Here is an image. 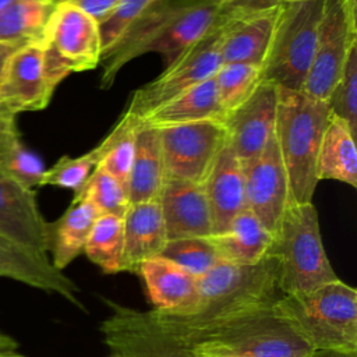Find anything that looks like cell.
I'll return each instance as SVG.
<instances>
[{
  "instance_id": "1",
  "label": "cell",
  "mask_w": 357,
  "mask_h": 357,
  "mask_svg": "<svg viewBox=\"0 0 357 357\" xmlns=\"http://www.w3.org/2000/svg\"><path fill=\"white\" fill-rule=\"evenodd\" d=\"M282 296L275 259L268 255L255 265L220 262L197 279V293L188 305L146 312L159 328L183 340L231 318L271 307Z\"/></svg>"
},
{
  "instance_id": "2",
  "label": "cell",
  "mask_w": 357,
  "mask_h": 357,
  "mask_svg": "<svg viewBox=\"0 0 357 357\" xmlns=\"http://www.w3.org/2000/svg\"><path fill=\"white\" fill-rule=\"evenodd\" d=\"M241 13L220 0H160L137 18L100 59V86L113 85L119 71L146 53L160 54L165 67L229 18Z\"/></svg>"
},
{
  "instance_id": "3",
  "label": "cell",
  "mask_w": 357,
  "mask_h": 357,
  "mask_svg": "<svg viewBox=\"0 0 357 357\" xmlns=\"http://www.w3.org/2000/svg\"><path fill=\"white\" fill-rule=\"evenodd\" d=\"M278 89L275 137L287 177L290 204H310L318 184L317 158L331 110L328 102L303 91Z\"/></svg>"
},
{
  "instance_id": "4",
  "label": "cell",
  "mask_w": 357,
  "mask_h": 357,
  "mask_svg": "<svg viewBox=\"0 0 357 357\" xmlns=\"http://www.w3.org/2000/svg\"><path fill=\"white\" fill-rule=\"evenodd\" d=\"M273 310L311 350L357 351V290L340 279L283 294Z\"/></svg>"
},
{
  "instance_id": "5",
  "label": "cell",
  "mask_w": 357,
  "mask_h": 357,
  "mask_svg": "<svg viewBox=\"0 0 357 357\" xmlns=\"http://www.w3.org/2000/svg\"><path fill=\"white\" fill-rule=\"evenodd\" d=\"M268 255L275 259L282 294L311 291L339 279L328 259L312 202L287 206L273 233Z\"/></svg>"
},
{
  "instance_id": "6",
  "label": "cell",
  "mask_w": 357,
  "mask_h": 357,
  "mask_svg": "<svg viewBox=\"0 0 357 357\" xmlns=\"http://www.w3.org/2000/svg\"><path fill=\"white\" fill-rule=\"evenodd\" d=\"M181 342L192 353L226 357H304L311 351L276 315L273 305L231 318Z\"/></svg>"
},
{
  "instance_id": "7",
  "label": "cell",
  "mask_w": 357,
  "mask_h": 357,
  "mask_svg": "<svg viewBox=\"0 0 357 357\" xmlns=\"http://www.w3.org/2000/svg\"><path fill=\"white\" fill-rule=\"evenodd\" d=\"M325 0L282 3L275 32L261 66V81L301 91L317 45Z\"/></svg>"
},
{
  "instance_id": "8",
  "label": "cell",
  "mask_w": 357,
  "mask_h": 357,
  "mask_svg": "<svg viewBox=\"0 0 357 357\" xmlns=\"http://www.w3.org/2000/svg\"><path fill=\"white\" fill-rule=\"evenodd\" d=\"M225 24L185 49L155 79L135 89L126 113L139 120L191 86L212 78L222 66L220 40Z\"/></svg>"
},
{
  "instance_id": "9",
  "label": "cell",
  "mask_w": 357,
  "mask_h": 357,
  "mask_svg": "<svg viewBox=\"0 0 357 357\" xmlns=\"http://www.w3.org/2000/svg\"><path fill=\"white\" fill-rule=\"evenodd\" d=\"M357 45L356 0H325L314 59L303 92L328 102L353 46Z\"/></svg>"
},
{
  "instance_id": "10",
  "label": "cell",
  "mask_w": 357,
  "mask_h": 357,
  "mask_svg": "<svg viewBox=\"0 0 357 357\" xmlns=\"http://www.w3.org/2000/svg\"><path fill=\"white\" fill-rule=\"evenodd\" d=\"M158 130L166 178L197 184L205 181L218 153L227 142L226 126L220 120H199Z\"/></svg>"
},
{
  "instance_id": "11",
  "label": "cell",
  "mask_w": 357,
  "mask_h": 357,
  "mask_svg": "<svg viewBox=\"0 0 357 357\" xmlns=\"http://www.w3.org/2000/svg\"><path fill=\"white\" fill-rule=\"evenodd\" d=\"M112 314L100 324V332L114 356L123 357H194L191 349L159 328L145 311L106 300Z\"/></svg>"
},
{
  "instance_id": "12",
  "label": "cell",
  "mask_w": 357,
  "mask_h": 357,
  "mask_svg": "<svg viewBox=\"0 0 357 357\" xmlns=\"http://www.w3.org/2000/svg\"><path fill=\"white\" fill-rule=\"evenodd\" d=\"M43 42L71 73L93 70L102 59L99 22L68 1L56 3Z\"/></svg>"
},
{
  "instance_id": "13",
  "label": "cell",
  "mask_w": 357,
  "mask_h": 357,
  "mask_svg": "<svg viewBox=\"0 0 357 357\" xmlns=\"http://www.w3.org/2000/svg\"><path fill=\"white\" fill-rule=\"evenodd\" d=\"M241 165L245 208L273 234L290 205L287 177L276 137H272L258 156Z\"/></svg>"
},
{
  "instance_id": "14",
  "label": "cell",
  "mask_w": 357,
  "mask_h": 357,
  "mask_svg": "<svg viewBox=\"0 0 357 357\" xmlns=\"http://www.w3.org/2000/svg\"><path fill=\"white\" fill-rule=\"evenodd\" d=\"M54 89L45 73L43 38L26 43L8 60L0 82V107L13 116L45 109Z\"/></svg>"
},
{
  "instance_id": "15",
  "label": "cell",
  "mask_w": 357,
  "mask_h": 357,
  "mask_svg": "<svg viewBox=\"0 0 357 357\" xmlns=\"http://www.w3.org/2000/svg\"><path fill=\"white\" fill-rule=\"evenodd\" d=\"M279 89L261 81L254 92L225 120L227 145L245 163L258 156L275 135Z\"/></svg>"
},
{
  "instance_id": "16",
  "label": "cell",
  "mask_w": 357,
  "mask_h": 357,
  "mask_svg": "<svg viewBox=\"0 0 357 357\" xmlns=\"http://www.w3.org/2000/svg\"><path fill=\"white\" fill-rule=\"evenodd\" d=\"M0 234L24 248L49 257V223L40 213L35 190L0 172Z\"/></svg>"
},
{
  "instance_id": "17",
  "label": "cell",
  "mask_w": 357,
  "mask_h": 357,
  "mask_svg": "<svg viewBox=\"0 0 357 357\" xmlns=\"http://www.w3.org/2000/svg\"><path fill=\"white\" fill-rule=\"evenodd\" d=\"M158 201L167 241L213 234L212 215L202 184L166 178Z\"/></svg>"
},
{
  "instance_id": "18",
  "label": "cell",
  "mask_w": 357,
  "mask_h": 357,
  "mask_svg": "<svg viewBox=\"0 0 357 357\" xmlns=\"http://www.w3.org/2000/svg\"><path fill=\"white\" fill-rule=\"evenodd\" d=\"M282 3L241 11L223 28L220 40L222 64L248 63L262 66L269 49Z\"/></svg>"
},
{
  "instance_id": "19",
  "label": "cell",
  "mask_w": 357,
  "mask_h": 357,
  "mask_svg": "<svg viewBox=\"0 0 357 357\" xmlns=\"http://www.w3.org/2000/svg\"><path fill=\"white\" fill-rule=\"evenodd\" d=\"M0 276L53 293L85 310L78 298V286L59 271L47 257H40L0 234Z\"/></svg>"
},
{
  "instance_id": "20",
  "label": "cell",
  "mask_w": 357,
  "mask_h": 357,
  "mask_svg": "<svg viewBox=\"0 0 357 357\" xmlns=\"http://www.w3.org/2000/svg\"><path fill=\"white\" fill-rule=\"evenodd\" d=\"M202 187L212 215L213 234L220 233L245 209L243 165L227 142L218 153Z\"/></svg>"
},
{
  "instance_id": "21",
  "label": "cell",
  "mask_w": 357,
  "mask_h": 357,
  "mask_svg": "<svg viewBox=\"0 0 357 357\" xmlns=\"http://www.w3.org/2000/svg\"><path fill=\"white\" fill-rule=\"evenodd\" d=\"M123 222L121 272L138 273L139 265L146 259L159 257L167 243L159 201L130 204Z\"/></svg>"
},
{
  "instance_id": "22",
  "label": "cell",
  "mask_w": 357,
  "mask_h": 357,
  "mask_svg": "<svg viewBox=\"0 0 357 357\" xmlns=\"http://www.w3.org/2000/svg\"><path fill=\"white\" fill-rule=\"evenodd\" d=\"M222 262L255 265L268 257L273 234L245 208L220 233L208 237Z\"/></svg>"
},
{
  "instance_id": "23",
  "label": "cell",
  "mask_w": 357,
  "mask_h": 357,
  "mask_svg": "<svg viewBox=\"0 0 357 357\" xmlns=\"http://www.w3.org/2000/svg\"><path fill=\"white\" fill-rule=\"evenodd\" d=\"M226 117V112L219 105L212 77L163 103L138 121L144 126L159 128L199 120L225 121Z\"/></svg>"
},
{
  "instance_id": "24",
  "label": "cell",
  "mask_w": 357,
  "mask_h": 357,
  "mask_svg": "<svg viewBox=\"0 0 357 357\" xmlns=\"http://www.w3.org/2000/svg\"><path fill=\"white\" fill-rule=\"evenodd\" d=\"M166 180L159 130L141 124L135 138V153L128 177L130 204L159 199Z\"/></svg>"
},
{
  "instance_id": "25",
  "label": "cell",
  "mask_w": 357,
  "mask_h": 357,
  "mask_svg": "<svg viewBox=\"0 0 357 357\" xmlns=\"http://www.w3.org/2000/svg\"><path fill=\"white\" fill-rule=\"evenodd\" d=\"M356 134L350 126L336 114L329 120L317 158V178L336 180L357 187Z\"/></svg>"
},
{
  "instance_id": "26",
  "label": "cell",
  "mask_w": 357,
  "mask_h": 357,
  "mask_svg": "<svg viewBox=\"0 0 357 357\" xmlns=\"http://www.w3.org/2000/svg\"><path fill=\"white\" fill-rule=\"evenodd\" d=\"M99 216L96 208L84 198H73L68 209L49 223L52 264L59 271L70 265L84 252L92 226Z\"/></svg>"
},
{
  "instance_id": "27",
  "label": "cell",
  "mask_w": 357,
  "mask_h": 357,
  "mask_svg": "<svg viewBox=\"0 0 357 357\" xmlns=\"http://www.w3.org/2000/svg\"><path fill=\"white\" fill-rule=\"evenodd\" d=\"M138 273L146 284L155 310L181 308L195 297L198 278L160 255L144 261Z\"/></svg>"
},
{
  "instance_id": "28",
  "label": "cell",
  "mask_w": 357,
  "mask_h": 357,
  "mask_svg": "<svg viewBox=\"0 0 357 357\" xmlns=\"http://www.w3.org/2000/svg\"><path fill=\"white\" fill-rule=\"evenodd\" d=\"M42 160L21 141L15 117H7L0 127V172L26 188L42 187Z\"/></svg>"
},
{
  "instance_id": "29",
  "label": "cell",
  "mask_w": 357,
  "mask_h": 357,
  "mask_svg": "<svg viewBox=\"0 0 357 357\" xmlns=\"http://www.w3.org/2000/svg\"><path fill=\"white\" fill-rule=\"evenodd\" d=\"M56 0H13L0 11V40H40Z\"/></svg>"
},
{
  "instance_id": "30",
  "label": "cell",
  "mask_w": 357,
  "mask_h": 357,
  "mask_svg": "<svg viewBox=\"0 0 357 357\" xmlns=\"http://www.w3.org/2000/svg\"><path fill=\"white\" fill-rule=\"evenodd\" d=\"M139 126L141 123L138 119L124 112L112 131L98 145V166H100L126 188L135 153V138Z\"/></svg>"
},
{
  "instance_id": "31",
  "label": "cell",
  "mask_w": 357,
  "mask_h": 357,
  "mask_svg": "<svg viewBox=\"0 0 357 357\" xmlns=\"http://www.w3.org/2000/svg\"><path fill=\"white\" fill-rule=\"evenodd\" d=\"M124 222L121 216L99 215L92 226L84 252L105 273L121 272Z\"/></svg>"
},
{
  "instance_id": "32",
  "label": "cell",
  "mask_w": 357,
  "mask_h": 357,
  "mask_svg": "<svg viewBox=\"0 0 357 357\" xmlns=\"http://www.w3.org/2000/svg\"><path fill=\"white\" fill-rule=\"evenodd\" d=\"M213 79L219 105L229 116L261 82V67L248 63L222 64Z\"/></svg>"
},
{
  "instance_id": "33",
  "label": "cell",
  "mask_w": 357,
  "mask_h": 357,
  "mask_svg": "<svg viewBox=\"0 0 357 357\" xmlns=\"http://www.w3.org/2000/svg\"><path fill=\"white\" fill-rule=\"evenodd\" d=\"M74 198L88 199L99 215L110 213L123 218L130 206L127 188L100 166L95 167L84 187L74 194Z\"/></svg>"
},
{
  "instance_id": "34",
  "label": "cell",
  "mask_w": 357,
  "mask_h": 357,
  "mask_svg": "<svg viewBox=\"0 0 357 357\" xmlns=\"http://www.w3.org/2000/svg\"><path fill=\"white\" fill-rule=\"evenodd\" d=\"M160 257L174 262L195 278H201L222 262L208 237L169 240Z\"/></svg>"
},
{
  "instance_id": "35",
  "label": "cell",
  "mask_w": 357,
  "mask_h": 357,
  "mask_svg": "<svg viewBox=\"0 0 357 357\" xmlns=\"http://www.w3.org/2000/svg\"><path fill=\"white\" fill-rule=\"evenodd\" d=\"M98 146L77 158H71L67 155L61 156L50 169L45 170L42 185L68 188L73 190L74 194H77L84 187V184L98 166Z\"/></svg>"
},
{
  "instance_id": "36",
  "label": "cell",
  "mask_w": 357,
  "mask_h": 357,
  "mask_svg": "<svg viewBox=\"0 0 357 357\" xmlns=\"http://www.w3.org/2000/svg\"><path fill=\"white\" fill-rule=\"evenodd\" d=\"M332 114L343 119L357 134V45L351 47L342 74L328 99Z\"/></svg>"
},
{
  "instance_id": "37",
  "label": "cell",
  "mask_w": 357,
  "mask_h": 357,
  "mask_svg": "<svg viewBox=\"0 0 357 357\" xmlns=\"http://www.w3.org/2000/svg\"><path fill=\"white\" fill-rule=\"evenodd\" d=\"M158 1L160 0H120L116 10L99 24L102 56L116 45V42L137 18H139Z\"/></svg>"
},
{
  "instance_id": "38",
  "label": "cell",
  "mask_w": 357,
  "mask_h": 357,
  "mask_svg": "<svg viewBox=\"0 0 357 357\" xmlns=\"http://www.w3.org/2000/svg\"><path fill=\"white\" fill-rule=\"evenodd\" d=\"M68 1L75 7L81 8L84 13L91 15L99 24L105 21L119 6L120 0H57Z\"/></svg>"
},
{
  "instance_id": "39",
  "label": "cell",
  "mask_w": 357,
  "mask_h": 357,
  "mask_svg": "<svg viewBox=\"0 0 357 357\" xmlns=\"http://www.w3.org/2000/svg\"><path fill=\"white\" fill-rule=\"evenodd\" d=\"M229 7L240 11H250V10H257V8H264L269 7L273 4H278V0H220Z\"/></svg>"
},
{
  "instance_id": "40",
  "label": "cell",
  "mask_w": 357,
  "mask_h": 357,
  "mask_svg": "<svg viewBox=\"0 0 357 357\" xmlns=\"http://www.w3.org/2000/svg\"><path fill=\"white\" fill-rule=\"evenodd\" d=\"M26 43L24 42H14V40H0V82L6 70V66L8 63V60L11 59V56L20 50L22 46H25Z\"/></svg>"
},
{
  "instance_id": "41",
  "label": "cell",
  "mask_w": 357,
  "mask_h": 357,
  "mask_svg": "<svg viewBox=\"0 0 357 357\" xmlns=\"http://www.w3.org/2000/svg\"><path fill=\"white\" fill-rule=\"evenodd\" d=\"M18 343L10 336L0 333V357H20L17 354Z\"/></svg>"
},
{
  "instance_id": "42",
  "label": "cell",
  "mask_w": 357,
  "mask_h": 357,
  "mask_svg": "<svg viewBox=\"0 0 357 357\" xmlns=\"http://www.w3.org/2000/svg\"><path fill=\"white\" fill-rule=\"evenodd\" d=\"M304 357H357V351H337V350H311Z\"/></svg>"
},
{
  "instance_id": "43",
  "label": "cell",
  "mask_w": 357,
  "mask_h": 357,
  "mask_svg": "<svg viewBox=\"0 0 357 357\" xmlns=\"http://www.w3.org/2000/svg\"><path fill=\"white\" fill-rule=\"evenodd\" d=\"M11 116H13V114H8V113H6V112H4V110L0 107V127H1V124L4 123V120H6L7 117H11ZM14 117H15V116H14Z\"/></svg>"
},
{
  "instance_id": "44",
  "label": "cell",
  "mask_w": 357,
  "mask_h": 357,
  "mask_svg": "<svg viewBox=\"0 0 357 357\" xmlns=\"http://www.w3.org/2000/svg\"><path fill=\"white\" fill-rule=\"evenodd\" d=\"M192 354L194 357H226V356H212V354H201V353H192Z\"/></svg>"
},
{
  "instance_id": "45",
  "label": "cell",
  "mask_w": 357,
  "mask_h": 357,
  "mask_svg": "<svg viewBox=\"0 0 357 357\" xmlns=\"http://www.w3.org/2000/svg\"><path fill=\"white\" fill-rule=\"evenodd\" d=\"M11 1H13V0H0V11H1L3 8H6Z\"/></svg>"
},
{
  "instance_id": "46",
  "label": "cell",
  "mask_w": 357,
  "mask_h": 357,
  "mask_svg": "<svg viewBox=\"0 0 357 357\" xmlns=\"http://www.w3.org/2000/svg\"><path fill=\"white\" fill-rule=\"evenodd\" d=\"M279 3H296V1H305V0H278Z\"/></svg>"
},
{
  "instance_id": "47",
  "label": "cell",
  "mask_w": 357,
  "mask_h": 357,
  "mask_svg": "<svg viewBox=\"0 0 357 357\" xmlns=\"http://www.w3.org/2000/svg\"><path fill=\"white\" fill-rule=\"evenodd\" d=\"M114 357H123V356H114Z\"/></svg>"
},
{
  "instance_id": "48",
  "label": "cell",
  "mask_w": 357,
  "mask_h": 357,
  "mask_svg": "<svg viewBox=\"0 0 357 357\" xmlns=\"http://www.w3.org/2000/svg\"><path fill=\"white\" fill-rule=\"evenodd\" d=\"M20 357H22V356H20Z\"/></svg>"
},
{
  "instance_id": "49",
  "label": "cell",
  "mask_w": 357,
  "mask_h": 357,
  "mask_svg": "<svg viewBox=\"0 0 357 357\" xmlns=\"http://www.w3.org/2000/svg\"><path fill=\"white\" fill-rule=\"evenodd\" d=\"M56 1H57V0H56Z\"/></svg>"
}]
</instances>
